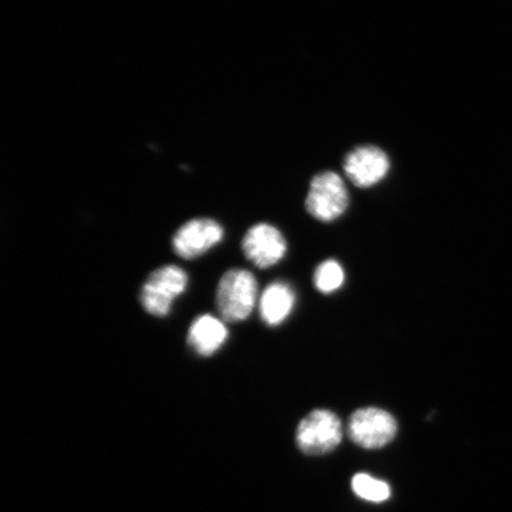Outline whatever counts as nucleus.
Instances as JSON below:
<instances>
[{"mask_svg": "<svg viewBox=\"0 0 512 512\" xmlns=\"http://www.w3.org/2000/svg\"><path fill=\"white\" fill-rule=\"evenodd\" d=\"M259 302L258 281L247 270L223 274L216 292V307L224 322H243Z\"/></svg>", "mask_w": 512, "mask_h": 512, "instance_id": "f257e3e1", "label": "nucleus"}, {"mask_svg": "<svg viewBox=\"0 0 512 512\" xmlns=\"http://www.w3.org/2000/svg\"><path fill=\"white\" fill-rule=\"evenodd\" d=\"M305 207L313 219L330 223L343 216L349 207V192L341 176L324 171L312 179Z\"/></svg>", "mask_w": 512, "mask_h": 512, "instance_id": "f03ea898", "label": "nucleus"}, {"mask_svg": "<svg viewBox=\"0 0 512 512\" xmlns=\"http://www.w3.org/2000/svg\"><path fill=\"white\" fill-rule=\"evenodd\" d=\"M342 439V422L329 409H315L299 422L297 428V445L309 456H323L336 450Z\"/></svg>", "mask_w": 512, "mask_h": 512, "instance_id": "7ed1b4c3", "label": "nucleus"}, {"mask_svg": "<svg viewBox=\"0 0 512 512\" xmlns=\"http://www.w3.org/2000/svg\"><path fill=\"white\" fill-rule=\"evenodd\" d=\"M398 427V421L386 409L364 407L350 416L348 434L357 446L377 450L392 443Z\"/></svg>", "mask_w": 512, "mask_h": 512, "instance_id": "20e7f679", "label": "nucleus"}, {"mask_svg": "<svg viewBox=\"0 0 512 512\" xmlns=\"http://www.w3.org/2000/svg\"><path fill=\"white\" fill-rule=\"evenodd\" d=\"M188 275L181 267L166 265L153 272L143 286L142 305L156 317L169 315L172 303L187 290Z\"/></svg>", "mask_w": 512, "mask_h": 512, "instance_id": "39448f33", "label": "nucleus"}, {"mask_svg": "<svg viewBox=\"0 0 512 512\" xmlns=\"http://www.w3.org/2000/svg\"><path fill=\"white\" fill-rule=\"evenodd\" d=\"M242 251L256 267L268 268L279 264L285 258L287 241L277 227L258 223L243 238Z\"/></svg>", "mask_w": 512, "mask_h": 512, "instance_id": "423d86ee", "label": "nucleus"}, {"mask_svg": "<svg viewBox=\"0 0 512 512\" xmlns=\"http://www.w3.org/2000/svg\"><path fill=\"white\" fill-rule=\"evenodd\" d=\"M390 170L387 153L377 146H361L344 160L345 175L357 188L368 189L383 181Z\"/></svg>", "mask_w": 512, "mask_h": 512, "instance_id": "0eeeda50", "label": "nucleus"}, {"mask_svg": "<svg viewBox=\"0 0 512 512\" xmlns=\"http://www.w3.org/2000/svg\"><path fill=\"white\" fill-rule=\"evenodd\" d=\"M221 224L210 219L191 220L177 230L172 239V246L183 259H194L223 240Z\"/></svg>", "mask_w": 512, "mask_h": 512, "instance_id": "6e6552de", "label": "nucleus"}, {"mask_svg": "<svg viewBox=\"0 0 512 512\" xmlns=\"http://www.w3.org/2000/svg\"><path fill=\"white\" fill-rule=\"evenodd\" d=\"M297 304V294L285 281H274L262 292L259 312L262 322L268 326H279L292 315Z\"/></svg>", "mask_w": 512, "mask_h": 512, "instance_id": "1a4fd4ad", "label": "nucleus"}, {"mask_svg": "<svg viewBox=\"0 0 512 512\" xmlns=\"http://www.w3.org/2000/svg\"><path fill=\"white\" fill-rule=\"evenodd\" d=\"M228 339V329L221 319L203 315L194 320L188 334V343L196 354L209 357L222 348Z\"/></svg>", "mask_w": 512, "mask_h": 512, "instance_id": "9d476101", "label": "nucleus"}, {"mask_svg": "<svg viewBox=\"0 0 512 512\" xmlns=\"http://www.w3.org/2000/svg\"><path fill=\"white\" fill-rule=\"evenodd\" d=\"M345 283V271L339 262L335 259H328L319 264L313 273V285L316 290L322 294L335 293L343 287Z\"/></svg>", "mask_w": 512, "mask_h": 512, "instance_id": "9b49d317", "label": "nucleus"}, {"mask_svg": "<svg viewBox=\"0 0 512 512\" xmlns=\"http://www.w3.org/2000/svg\"><path fill=\"white\" fill-rule=\"evenodd\" d=\"M352 490L358 497L374 503L387 501L392 494L390 486L386 482L366 475V473H357L352 478Z\"/></svg>", "mask_w": 512, "mask_h": 512, "instance_id": "f8f14e48", "label": "nucleus"}]
</instances>
